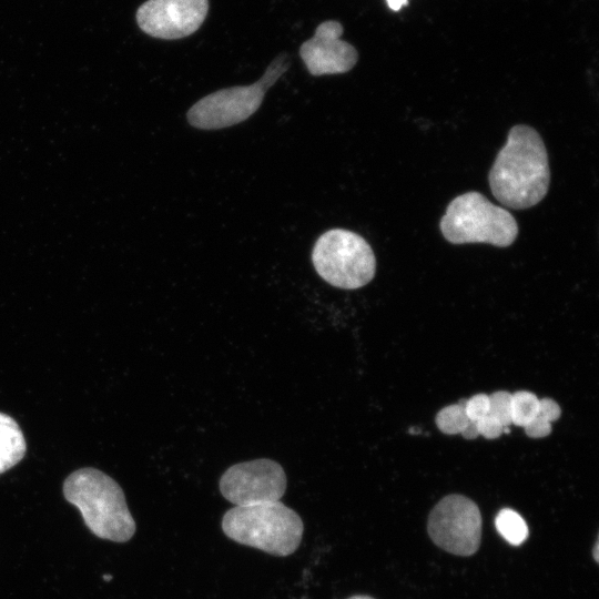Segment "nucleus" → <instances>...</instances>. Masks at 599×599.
<instances>
[{
    "instance_id": "4be33fe9",
    "label": "nucleus",
    "mask_w": 599,
    "mask_h": 599,
    "mask_svg": "<svg viewBox=\"0 0 599 599\" xmlns=\"http://www.w3.org/2000/svg\"><path fill=\"white\" fill-rule=\"evenodd\" d=\"M103 578H104L105 580H110V579H112V576H106V575H105V576H103Z\"/></svg>"
},
{
    "instance_id": "6ab92c4d",
    "label": "nucleus",
    "mask_w": 599,
    "mask_h": 599,
    "mask_svg": "<svg viewBox=\"0 0 599 599\" xmlns=\"http://www.w3.org/2000/svg\"><path fill=\"white\" fill-rule=\"evenodd\" d=\"M389 9L398 11L408 3V0H386Z\"/></svg>"
},
{
    "instance_id": "9d476101",
    "label": "nucleus",
    "mask_w": 599,
    "mask_h": 599,
    "mask_svg": "<svg viewBox=\"0 0 599 599\" xmlns=\"http://www.w3.org/2000/svg\"><path fill=\"white\" fill-rule=\"evenodd\" d=\"M343 26L336 20L322 22L312 38L302 43L300 55L307 71L315 77L345 73L357 62V50L341 37Z\"/></svg>"
},
{
    "instance_id": "20e7f679",
    "label": "nucleus",
    "mask_w": 599,
    "mask_h": 599,
    "mask_svg": "<svg viewBox=\"0 0 599 599\" xmlns=\"http://www.w3.org/2000/svg\"><path fill=\"white\" fill-rule=\"evenodd\" d=\"M439 227L451 244L487 243L498 247L510 246L519 232L509 211L495 205L477 191L451 200Z\"/></svg>"
},
{
    "instance_id": "7ed1b4c3",
    "label": "nucleus",
    "mask_w": 599,
    "mask_h": 599,
    "mask_svg": "<svg viewBox=\"0 0 599 599\" xmlns=\"http://www.w3.org/2000/svg\"><path fill=\"white\" fill-rule=\"evenodd\" d=\"M222 530L235 542L286 557L298 548L304 525L293 509L275 501L229 509L222 518Z\"/></svg>"
},
{
    "instance_id": "f3484780",
    "label": "nucleus",
    "mask_w": 599,
    "mask_h": 599,
    "mask_svg": "<svg viewBox=\"0 0 599 599\" xmlns=\"http://www.w3.org/2000/svg\"><path fill=\"white\" fill-rule=\"evenodd\" d=\"M489 409V396L486 394H477L466 399L465 412L471 422H477L483 418Z\"/></svg>"
},
{
    "instance_id": "0eeeda50",
    "label": "nucleus",
    "mask_w": 599,
    "mask_h": 599,
    "mask_svg": "<svg viewBox=\"0 0 599 599\" xmlns=\"http://www.w3.org/2000/svg\"><path fill=\"white\" fill-rule=\"evenodd\" d=\"M427 530L441 549L458 556L475 554L481 539L478 506L463 495H448L432 509Z\"/></svg>"
},
{
    "instance_id": "1a4fd4ad",
    "label": "nucleus",
    "mask_w": 599,
    "mask_h": 599,
    "mask_svg": "<svg viewBox=\"0 0 599 599\" xmlns=\"http://www.w3.org/2000/svg\"><path fill=\"white\" fill-rule=\"evenodd\" d=\"M207 11L209 0H148L138 9L136 21L151 37L175 40L197 31Z\"/></svg>"
},
{
    "instance_id": "f8f14e48",
    "label": "nucleus",
    "mask_w": 599,
    "mask_h": 599,
    "mask_svg": "<svg viewBox=\"0 0 599 599\" xmlns=\"http://www.w3.org/2000/svg\"><path fill=\"white\" fill-rule=\"evenodd\" d=\"M561 415L560 406L551 398H541L537 415L524 427L530 438L546 437L551 433V423Z\"/></svg>"
},
{
    "instance_id": "ddd939ff",
    "label": "nucleus",
    "mask_w": 599,
    "mask_h": 599,
    "mask_svg": "<svg viewBox=\"0 0 599 599\" xmlns=\"http://www.w3.org/2000/svg\"><path fill=\"white\" fill-rule=\"evenodd\" d=\"M498 532L511 545L522 544L528 536V527L522 517L512 509H501L495 519Z\"/></svg>"
},
{
    "instance_id": "a211bd4d",
    "label": "nucleus",
    "mask_w": 599,
    "mask_h": 599,
    "mask_svg": "<svg viewBox=\"0 0 599 599\" xmlns=\"http://www.w3.org/2000/svg\"><path fill=\"white\" fill-rule=\"evenodd\" d=\"M478 434L487 439H495L504 433V428L499 423L485 415L476 422Z\"/></svg>"
},
{
    "instance_id": "4468645a",
    "label": "nucleus",
    "mask_w": 599,
    "mask_h": 599,
    "mask_svg": "<svg viewBox=\"0 0 599 599\" xmlns=\"http://www.w3.org/2000/svg\"><path fill=\"white\" fill-rule=\"evenodd\" d=\"M540 399L531 392L519 390L511 394V424L526 427L537 415Z\"/></svg>"
},
{
    "instance_id": "9b49d317",
    "label": "nucleus",
    "mask_w": 599,
    "mask_h": 599,
    "mask_svg": "<svg viewBox=\"0 0 599 599\" xmlns=\"http://www.w3.org/2000/svg\"><path fill=\"white\" fill-rule=\"evenodd\" d=\"M26 439L18 423L0 413V474L16 466L24 456Z\"/></svg>"
},
{
    "instance_id": "423d86ee",
    "label": "nucleus",
    "mask_w": 599,
    "mask_h": 599,
    "mask_svg": "<svg viewBox=\"0 0 599 599\" xmlns=\"http://www.w3.org/2000/svg\"><path fill=\"white\" fill-rule=\"evenodd\" d=\"M286 70L284 58L277 57L257 82L225 88L203 97L187 111L189 123L202 130H217L245 121L256 112L266 90Z\"/></svg>"
},
{
    "instance_id": "aec40b11",
    "label": "nucleus",
    "mask_w": 599,
    "mask_h": 599,
    "mask_svg": "<svg viewBox=\"0 0 599 599\" xmlns=\"http://www.w3.org/2000/svg\"><path fill=\"white\" fill-rule=\"evenodd\" d=\"M598 548H599L598 541H596L595 547H593V558H595V560L597 562L599 561V559H598Z\"/></svg>"
},
{
    "instance_id": "39448f33",
    "label": "nucleus",
    "mask_w": 599,
    "mask_h": 599,
    "mask_svg": "<svg viewBox=\"0 0 599 599\" xmlns=\"http://www.w3.org/2000/svg\"><path fill=\"white\" fill-rule=\"evenodd\" d=\"M312 262L325 282L344 290L365 286L376 272L370 245L361 235L344 229L329 230L317 238Z\"/></svg>"
},
{
    "instance_id": "6e6552de",
    "label": "nucleus",
    "mask_w": 599,
    "mask_h": 599,
    "mask_svg": "<svg viewBox=\"0 0 599 599\" xmlns=\"http://www.w3.org/2000/svg\"><path fill=\"white\" fill-rule=\"evenodd\" d=\"M287 486L283 467L270 458L229 467L220 478L222 496L235 506L280 501Z\"/></svg>"
},
{
    "instance_id": "dca6fc26",
    "label": "nucleus",
    "mask_w": 599,
    "mask_h": 599,
    "mask_svg": "<svg viewBox=\"0 0 599 599\" xmlns=\"http://www.w3.org/2000/svg\"><path fill=\"white\" fill-rule=\"evenodd\" d=\"M488 396L489 409L486 415L499 423L502 427L511 425V394L506 390H498Z\"/></svg>"
},
{
    "instance_id": "f257e3e1",
    "label": "nucleus",
    "mask_w": 599,
    "mask_h": 599,
    "mask_svg": "<svg viewBox=\"0 0 599 599\" xmlns=\"http://www.w3.org/2000/svg\"><path fill=\"white\" fill-rule=\"evenodd\" d=\"M493 195L514 210L529 209L547 194L550 183L548 154L531 126H512L488 175Z\"/></svg>"
},
{
    "instance_id": "2eb2a0df",
    "label": "nucleus",
    "mask_w": 599,
    "mask_h": 599,
    "mask_svg": "<svg viewBox=\"0 0 599 599\" xmlns=\"http://www.w3.org/2000/svg\"><path fill=\"white\" fill-rule=\"evenodd\" d=\"M465 402L466 399L460 400L457 404L448 405L437 413L435 422L441 433L447 435H461L470 425L471 420L467 417L465 412Z\"/></svg>"
},
{
    "instance_id": "f03ea898",
    "label": "nucleus",
    "mask_w": 599,
    "mask_h": 599,
    "mask_svg": "<svg viewBox=\"0 0 599 599\" xmlns=\"http://www.w3.org/2000/svg\"><path fill=\"white\" fill-rule=\"evenodd\" d=\"M63 494L95 536L124 542L134 535L135 522L122 488L101 470L85 467L73 471L63 484Z\"/></svg>"
},
{
    "instance_id": "412c9836",
    "label": "nucleus",
    "mask_w": 599,
    "mask_h": 599,
    "mask_svg": "<svg viewBox=\"0 0 599 599\" xmlns=\"http://www.w3.org/2000/svg\"><path fill=\"white\" fill-rule=\"evenodd\" d=\"M347 599H374V598L369 596H365V595H357V596L349 597Z\"/></svg>"
}]
</instances>
